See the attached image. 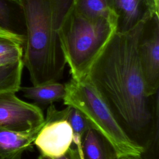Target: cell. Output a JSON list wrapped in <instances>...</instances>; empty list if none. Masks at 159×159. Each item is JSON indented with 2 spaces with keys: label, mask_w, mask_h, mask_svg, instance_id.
Returning <instances> with one entry per match:
<instances>
[{
  "label": "cell",
  "mask_w": 159,
  "mask_h": 159,
  "mask_svg": "<svg viewBox=\"0 0 159 159\" xmlns=\"http://www.w3.org/2000/svg\"><path fill=\"white\" fill-rule=\"evenodd\" d=\"M142 24L125 34L114 32L86 76L127 135L146 152L158 130V93L148 96L137 41Z\"/></svg>",
  "instance_id": "1"
},
{
  "label": "cell",
  "mask_w": 159,
  "mask_h": 159,
  "mask_svg": "<svg viewBox=\"0 0 159 159\" xmlns=\"http://www.w3.org/2000/svg\"><path fill=\"white\" fill-rule=\"evenodd\" d=\"M22 7L26 40L22 63L33 86L57 82L66 64L59 32L74 0H19Z\"/></svg>",
  "instance_id": "2"
},
{
  "label": "cell",
  "mask_w": 159,
  "mask_h": 159,
  "mask_svg": "<svg viewBox=\"0 0 159 159\" xmlns=\"http://www.w3.org/2000/svg\"><path fill=\"white\" fill-rule=\"evenodd\" d=\"M115 32V22L109 18H87L73 7L66 17L59 36L71 78H86L91 65Z\"/></svg>",
  "instance_id": "3"
},
{
  "label": "cell",
  "mask_w": 159,
  "mask_h": 159,
  "mask_svg": "<svg viewBox=\"0 0 159 159\" xmlns=\"http://www.w3.org/2000/svg\"><path fill=\"white\" fill-rule=\"evenodd\" d=\"M65 85L63 104L78 109L84 115L91 127L111 145L117 159L142 155L145 149L130 139L104 100L86 78L80 81L71 78Z\"/></svg>",
  "instance_id": "4"
},
{
  "label": "cell",
  "mask_w": 159,
  "mask_h": 159,
  "mask_svg": "<svg viewBox=\"0 0 159 159\" xmlns=\"http://www.w3.org/2000/svg\"><path fill=\"white\" fill-rule=\"evenodd\" d=\"M137 50L146 94L153 96L159 87V14L142 24L137 41Z\"/></svg>",
  "instance_id": "5"
},
{
  "label": "cell",
  "mask_w": 159,
  "mask_h": 159,
  "mask_svg": "<svg viewBox=\"0 0 159 159\" xmlns=\"http://www.w3.org/2000/svg\"><path fill=\"white\" fill-rule=\"evenodd\" d=\"M44 121L43 111L37 104L21 100L13 91L0 93V128L27 132Z\"/></svg>",
  "instance_id": "6"
},
{
  "label": "cell",
  "mask_w": 159,
  "mask_h": 159,
  "mask_svg": "<svg viewBox=\"0 0 159 159\" xmlns=\"http://www.w3.org/2000/svg\"><path fill=\"white\" fill-rule=\"evenodd\" d=\"M45 124L38 133L34 144L40 155L55 158L63 156L73 143V130L63 119L53 117L47 111Z\"/></svg>",
  "instance_id": "7"
},
{
  "label": "cell",
  "mask_w": 159,
  "mask_h": 159,
  "mask_svg": "<svg viewBox=\"0 0 159 159\" xmlns=\"http://www.w3.org/2000/svg\"><path fill=\"white\" fill-rule=\"evenodd\" d=\"M107 2L115 20V32L118 34L132 30L159 10V0H107Z\"/></svg>",
  "instance_id": "8"
},
{
  "label": "cell",
  "mask_w": 159,
  "mask_h": 159,
  "mask_svg": "<svg viewBox=\"0 0 159 159\" xmlns=\"http://www.w3.org/2000/svg\"><path fill=\"white\" fill-rule=\"evenodd\" d=\"M44 122L27 132L0 128V159H22L24 152L32 148L34 142Z\"/></svg>",
  "instance_id": "9"
},
{
  "label": "cell",
  "mask_w": 159,
  "mask_h": 159,
  "mask_svg": "<svg viewBox=\"0 0 159 159\" xmlns=\"http://www.w3.org/2000/svg\"><path fill=\"white\" fill-rule=\"evenodd\" d=\"M0 27L20 39L25 44L26 25L19 0H0Z\"/></svg>",
  "instance_id": "10"
},
{
  "label": "cell",
  "mask_w": 159,
  "mask_h": 159,
  "mask_svg": "<svg viewBox=\"0 0 159 159\" xmlns=\"http://www.w3.org/2000/svg\"><path fill=\"white\" fill-rule=\"evenodd\" d=\"M76 147L83 159H117L109 142L92 127L85 132L81 143Z\"/></svg>",
  "instance_id": "11"
},
{
  "label": "cell",
  "mask_w": 159,
  "mask_h": 159,
  "mask_svg": "<svg viewBox=\"0 0 159 159\" xmlns=\"http://www.w3.org/2000/svg\"><path fill=\"white\" fill-rule=\"evenodd\" d=\"M20 90L24 96L42 105L52 104L53 102L63 99L65 94V85L53 82L39 86L20 87Z\"/></svg>",
  "instance_id": "12"
},
{
  "label": "cell",
  "mask_w": 159,
  "mask_h": 159,
  "mask_svg": "<svg viewBox=\"0 0 159 159\" xmlns=\"http://www.w3.org/2000/svg\"><path fill=\"white\" fill-rule=\"evenodd\" d=\"M47 111L55 117L65 119L70 124L73 130V142L75 145L81 143L85 132L91 127L84 115L78 109L73 106H67L65 109L59 111L52 104Z\"/></svg>",
  "instance_id": "13"
},
{
  "label": "cell",
  "mask_w": 159,
  "mask_h": 159,
  "mask_svg": "<svg viewBox=\"0 0 159 159\" xmlns=\"http://www.w3.org/2000/svg\"><path fill=\"white\" fill-rule=\"evenodd\" d=\"M23 67L22 60L0 65V93L6 91L16 93L20 90Z\"/></svg>",
  "instance_id": "14"
},
{
  "label": "cell",
  "mask_w": 159,
  "mask_h": 159,
  "mask_svg": "<svg viewBox=\"0 0 159 159\" xmlns=\"http://www.w3.org/2000/svg\"><path fill=\"white\" fill-rule=\"evenodd\" d=\"M73 9L89 19L106 17L114 19L108 7L107 0H74Z\"/></svg>",
  "instance_id": "15"
},
{
  "label": "cell",
  "mask_w": 159,
  "mask_h": 159,
  "mask_svg": "<svg viewBox=\"0 0 159 159\" xmlns=\"http://www.w3.org/2000/svg\"><path fill=\"white\" fill-rule=\"evenodd\" d=\"M24 45L14 39L0 36V65L22 60Z\"/></svg>",
  "instance_id": "16"
},
{
  "label": "cell",
  "mask_w": 159,
  "mask_h": 159,
  "mask_svg": "<svg viewBox=\"0 0 159 159\" xmlns=\"http://www.w3.org/2000/svg\"><path fill=\"white\" fill-rule=\"evenodd\" d=\"M52 159H81L77 148H70L69 150L62 157Z\"/></svg>",
  "instance_id": "17"
},
{
  "label": "cell",
  "mask_w": 159,
  "mask_h": 159,
  "mask_svg": "<svg viewBox=\"0 0 159 159\" xmlns=\"http://www.w3.org/2000/svg\"><path fill=\"white\" fill-rule=\"evenodd\" d=\"M0 36H2V37H7V38H10V39H14V40H17V41H18V42H20L21 43L23 44V45H24V42H23L20 39H19V38L17 37L16 36H15V35H12V34H10V33L6 32V31L4 30V29H1V27H0Z\"/></svg>",
  "instance_id": "18"
},
{
  "label": "cell",
  "mask_w": 159,
  "mask_h": 159,
  "mask_svg": "<svg viewBox=\"0 0 159 159\" xmlns=\"http://www.w3.org/2000/svg\"><path fill=\"white\" fill-rule=\"evenodd\" d=\"M120 159H146V158H143L142 157V155L141 156H133V157H125V158H120Z\"/></svg>",
  "instance_id": "19"
},
{
  "label": "cell",
  "mask_w": 159,
  "mask_h": 159,
  "mask_svg": "<svg viewBox=\"0 0 159 159\" xmlns=\"http://www.w3.org/2000/svg\"><path fill=\"white\" fill-rule=\"evenodd\" d=\"M38 159H52V158L45 157V156H43V155H40L39 157H38Z\"/></svg>",
  "instance_id": "20"
},
{
  "label": "cell",
  "mask_w": 159,
  "mask_h": 159,
  "mask_svg": "<svg viewBox=\"0 0 159 159\" xmlns=\"http://www.w3.org/2000/svg\"><path fill=\"white\" fill-rule=\"evenodd\" d=\"M79 155H80V158H81V159H83V157H82V156L80 155V153H79Z\"/></svg>",
  "instance_id": "21"
}]
</instances>
